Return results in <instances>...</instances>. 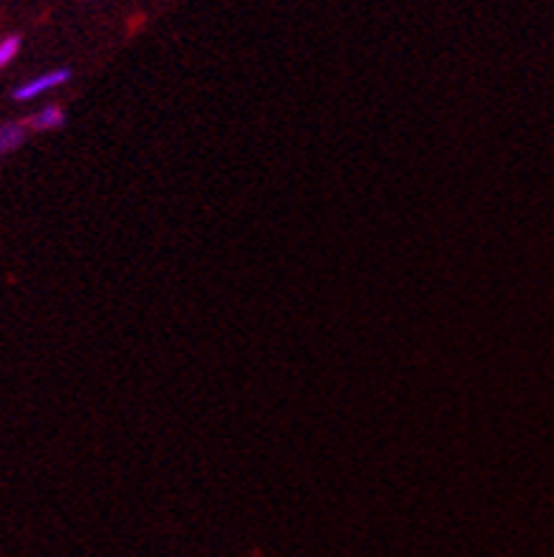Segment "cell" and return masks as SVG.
Listing matches in <instances>:
<instances>
[{
    "label": "cell",
    "mask_w": 554,
    "mask_h": 557,
    "mask_svg": "<svg viewBox=\"0 0 554 557\" xmlns=\"http://www.w3.org/2000/svg\"><path fill=\"white\" fill-rule=\"evenodd\" d=\"M21 46H23V40L17 35L0 37V71H7L9 65L17 60V54H21Z\"/></svg>",
    "instance_id": "cell-4"
},
{
    "label": "cell",
    "mask_w": 554,
    "mask_h": 557,
    "mask_svg": "<svg viewBox=\"0 0 554 557\" xmlns=\"http://www.w3.org/2000/svg\"><path fill=\"white\" fill-rule=\"evenodd\" d=\"M23 125H26V131H32V134L57 131V127L65 125V111L60 106H46V108H40L37 113H32V116H26V120H23Z\"/></svg>",
    "instance_id": "cell-2"
},
{
    "label": "cell",
    "mask_w": 554,
    "mask_h": 557,
    "mask_svg": "<svg viewBox=\"0 0 554 557\" xmlns=\"http://www.w3.org/2000/svg\"><path fill=\"white\" fill-rule=\"evenodd\" d=\"M26 136L28 131L23 122H7V125H0V159L21 148L23 141H26Z\"/></svg>",
    "instance_id": "cell-3"
},
{
    "label": "cell",
    "mask_w": 554,
    "mask_h": 557,
    "mask_svg": "<svg viewBox=\"0 0 554 557\" xmlns=\"http://www.w3.org/2000/svg\"><path fill=\"white\" fill-rule=\"evenodd\" d=\"M69 79H71L69 69L42 71V74H37V77H32V79H26V83L17 85V88L12 91V99L14 102H28V99H37V97H42V94L54 91V88L65 85Z\"/></svg>",
    "instance_id": "cell-1"
}]
</instances>
